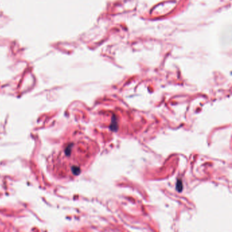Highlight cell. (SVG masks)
<instances>
[{"instance_id":"6da1fadb","label":"cell","mask_w":232,"mask_h":232,"mask_svg":"<svg viewBox=\"0 0 232 232\" xmlns=\"http://www.w3.org/2000/svg\"><path fill=\"white\" fill-rule=\"evenodd\" d=\"M93 155V148L88 141L82 138H71L50 155L47 168L57 179L72 180L88 166Z\"/></svg>"}]
</instances>
